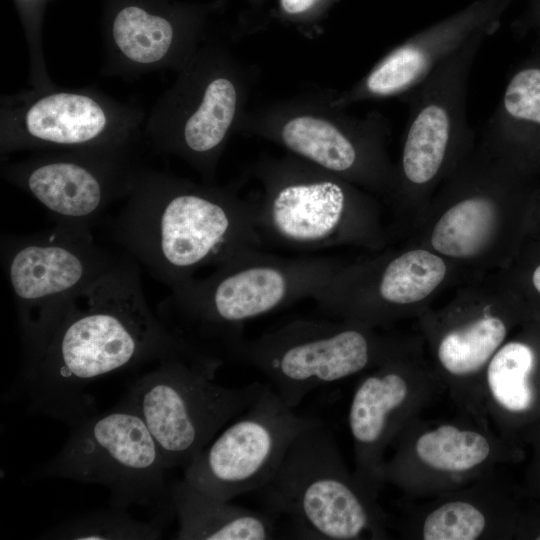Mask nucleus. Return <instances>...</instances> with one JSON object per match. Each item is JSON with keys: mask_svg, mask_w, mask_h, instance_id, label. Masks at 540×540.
I'll return each instance as SVG.
<instances>
[{"mask_svg": "<svg viewBox=\"0 0 540 540\" xmlns=\"http://www.w3.org/2000/svg\"><path fill=\"white\" fill-rule=\"evenodd\" d=\"M530 283L533 290L540 296V263L531 271Z\"/></svg>", "mask_w": 540, "mask_h": 540, "instance_id": "obj_29", "label": "nucleus"}, {"mask_svg": "<svg viewBox=\"0 0 540 540\" xmlns=\"http://www.w3.org/2000/svg\"><path fill=\"white\" fill-rule=\"evenodd\" d=\"M159 527L133 518L124 507L90 512L59 524L45 535L49 539L154 540Z\"/></svg>", "mask_w": 540, "mask_h": 540, "instance_id": "obj_26", "label": "nucleus"}, {"mask_svg": "<svg viewBox=\"0 0 540 540\" xmlns=\"http://www.w3.org/2000/svg\"><path fill=\"white\" fill-rule=\"evenodd\" d=\"M202 10L167 0H107L101 73L133 79L178 72L206 39Z\"/></svg>", "mask_w": 540, "mask_h": 540, "instance_id": "obj_21", "label": "nucleus"}, {"mask_svg": "<svg viewBox=\"0 0 540 540\" xmlns=\"http://www.w3.org/2000/svg\"><path fill=\"white\" fill-rule=\"evenodd\" d=\"M538 349L522 338L506 340L482 375L479 405L496 434L514 447L515 435L540 411Z\"/></svg>", "mask_w": 540, "mask_h": 540, "instance_id": "obj_24", "label": "nucleus"}, {"mask_svg": "<svg viewBox=\"0 0 540 540\" xmlns=\"http://www.w3.org/2000/svg\"><path fill=\"white\" fill-rule=\"evenodd\" d=\"M123 255L97 244L91 231L55 225L49 231L1 240V259L13 292L23 366L47 344L73 303Z\"/></svg>", "mask_w": 540, "mask_h": 540, "instance_id": "obj_12", "label": "nucleus"}, {"mask_svg": "<svg viewBox=\"0 0 540 540\" xmlns=\"http://www.w3.org/2000/svg\"><path fill=\"white\" fill-rule=\"evenodd\" d=\"M256 73L227 44L205 39L145 120L143 140L182 159L207 183L247 110Z\"/></svg>", "mask_w": 540, "mask_h": 540, "instance_id": "obj_8", "label": "nucleus"}, {"mask_svg": "<svg viewBox=\"0 0 540 540\" xmlns=\"http://www.w3.org/2000/svg\"><path fill=\"white\" fill-rule=\"evenodd\" d=\"M201 350L149 308L140 267L123 254L77 297L47 344L21 374L29 407L72 425L92 415L85 389L136 365Z\"/></svg>", "mask_w": 540, "mask_h": 540, "instance_id": "obj_1", "label": "nucleus"}, {"mask_svg": "<svg viewBox=\"0 0 540 540\" xmlns=\"http://www.w3.org/2000/svg\"><path fill=\"white\" fill-rule=\"evenodd\" d=\"M251 1H262V0H251Z\"/></svg>", "mask_w": 540, "mask_h": 540, "instance_id": "obj_31", "label": "nucleus"}, {"mask_svg": "<svg viewBox=\"0 0 540 540\" xmlns=\"http://www.w3.org/2000/svg\"><path fill=\"white\" fill-rule=\"evenodd\" d=\"M447 420L411 421L393 441L382 467L383 483L415 499L472 484L513 457L514 447L486 424L458 413Z\"/></svg>", "mask_w": 540, "mask_h": 540, "instance_id": "obj_17", "label": "nucleus"}, {"mask_svg": "<svg viewBox=\"0 0 540 540\" xmlns=\"http://www.w3.org/2000/svg\"><path fill=\"white\" fill-rule=\"evenodd\" d=\"M142 167L136 153L41 151L3 163L1 173L37 200L57 226L91 231L108 206L128 197Z\"/></svg>", "mask_w": 540, "mask_h": 540, "instance_id": "obj_20", "label": "nucleus"}, {"mask_svg": "<svg viewBox=\"0 0 540 540\" xmlns=\"http://www.w3.org/2000/svg\"><path fill=\"white\" fill-rule=\"evenodd\" d=\"M251 173L263 190L257 221L263 243L295 251L388 247L378 197L363 188L291 154L261 157Z\"/></svg>", "mask_w": 540, "mask_h": 540, "instance_id": "obj_4", "label": "nucleus"}, {"mask_svg": "<svg viewBox=\"0 0 540 540\" xmlns=\"http://www.w3.org/2000/svg\"><path fill=\"white\" fill-rule=\"evenodd\" d=\"M521 169L476 143L439 186L407 242L440 254L469 278L504 269L521 224Z\"/></svg>", "mask_w": 540, "mask_h": 540, "instance_id": "obj_5", "label": "nucleus"}, {"mask_svg": "<svg viewBox=\"0 0 540 540\" xmlns=\"http://www.w3.org/2000/svg\"><path fill=\"white\" fill-rule=\"evenodd\" d=\"M49 0H14L24 29L29 55V84L32 88H50L56 84L49 76L43 50L42 29Z\"/></svg>", "mask_w": 540, "mask_h": 540, "instance_id": "obj_27", "label": "nucleus"}, {"mask_svg": "<svg viewBox=\"0 0 540 540\" xmlns=\"http://www.w3.org/2000/svg\"><path fill=\"white\" fill-rule=\"evenodd\" d=\"M171 510L178 520L179 540H265L275 538L268 513L207 495L184 478L170 490Z\"/></svg>", "mask_w": 540, "mask_h": 540, "instance_id": "obj_25", "label": "nucleus"}, {"mask_svg": "<svg viewBox=\"0 0 540 540\" xmlns=\"http://www.w3.org/2000/svg\"><path fill=\"white\" fill-rule=\"evenodd\" d=\"M359 376L347 415L353 472L364 488L378 497L385 485L382 467L386 451L446 390L426 356L420 335L408 349Z\"/></svg>", "mask_w": 540, "mask_h": 540, "instance_id": "obj_18", "label": "nucleus"}, {"mask_svg": "<svg viewBox=\"0 0 540 540\" xmlns=\"http://www.w3.org/2000/svg\"><path fill=\"white\" fill-rule=\"evenodd\" d=\"M333 90L305 91L247 109L237 133L275 143L289 154L387 200L394 179L388 119L372 110L350 115Z\"/></svg>", "mask_w": 540, "mask_h": 540, "instance_id": "obj_7", "label": "nucleus"}, {"mask_svg": "<svg viewBox=\"0 0 540 540\" xmlns=\"http://www.w3.org/2000/svg\"><path fill=\"white\" fill-rule=\"evenodd\" d=\"M532 536L534 539L540 540V527L533 532Z\"/></svg>", "mask_w": 540, "mask_h": 540, "instance_id": "obj_30", "label": "nucleus"}, {"mask_svg": "<svg viewBox=\"0 0 540 540\" xmlns=\"http://www.w3.org/2000/svg\"><path fill=\"white\" fill-rule=\"evenodd\" d=\"M344 263L335 257H282L255 249L171 288L160 318L194 343L227 353L244 339L247 322L304 298H313Z\"/></svg>", "mask_w": 540, "mask_h": 540, "instance_id": "obj_3", "label": "nucleus"}, {"mask_svg": "<svg viewBox=\"0 0 540 540\" xmlns=\"http://www.w3.org/2000/svg\"><path fill=\"white\" fill-rule=\"evenodd\" d=\"M318 421L296 413L267 384L259 398L184 469L183 478L203 493L227 501L259 491L297 436Z\"/></svg>", "mask_w": 540, "mask_h": 540, "instance_id": "obj_19", "label": "nucleus"}, {"mask_svg": "<svg viewBox=\"0 0 540 540\" xmlns=\"http://www.w3.org/2000/svg\"><path fill=\"white\" fill-rule=\"evenodd\" d=\"M335 0H277L278 16L300 30H309L325 16Z\"/></svg>", "mask_w": 540, "mask_h": 540, "instance_id": "obj_28", "label": "nucleus"}, {"mask_svg": "<svg viewBox=\"0 0 540 540\" xmlns=\"http://www.w3.org/2000/svg\"><path fill=\"white\" fill-rule=\"evenodd\" d=\"M487 36L468 41L400 97L408 119L386 200L392 211L391 240L408 239L439 186L477 143L467 121V91Z\"/></svg>", "mask_w": 540, "mask_h": 540, "instance_id": "obj_6", "label": "nucleus"}, {"mask_svg": "<svg viewBox=\"0 0 540 540\" xmlns=\"http://www.w3.org/2000/svg\"><path fill=\"white\" fill-rule=\"evenodd\" d=\"M344 262L312 298L327 315L386 329L417 319L465 273L433 250L406 242ZM466 276V275H465Z\"/></svg>", "mask_w": 540, "mask_h": 540, "instance_id": "obj_15", "label": "nucleus"}, {"mask_svg": "<svg viewBox=\"0 0 540 540\" xmlns=\"http://www.w3.org/2000/svg\"><path fill=\"white\" fill-rule=\"evenodd\" d=\"M144 122L141 108L92 87H31L1 96L0 151L136 153Z\"/></svg>", "mask_w": 540, "mask_h": 540, "instance_id": "obj_14", "label": "nucleus"}, {"mask_svg": "<svg viewBox=\"0 0 540 540\" xmlns=\"http://www.w3.org/2000/svg\"><path fill=\"white\" fill-rule=\"evenodd\" d=\"M222 365L198 350L166 357L138 378L124 404L143 419L167 469H185L230 421L249 408L265 385L227 387L215 382Z\"/></svg>", "mask_w": 540, "mask_h": 540, "instance_id": "obj_11", "label": "nucleus"}, {"mask_svg": "<svg viewBox=\"0 0 540 540\" xmlns=\"http://www.w3.org/2000/svg\"><path fill=\"white\" fill-rule=\"evenodd\" d=\"M163 457L143 419L128 405L73 425L62 449L40 469L57 477L102 485L112 506L170 502ZM171 504V503H170Z\"/></svg>", "mask_w": 540, "mask_h": 540, "instance_id": "obj_16", "label": "nucleus"}, {"mask_svg": "<svg viewBox=\"0 0 540 540\" xmlns=\"http://www.w3.org/2000/svg\"><path fill=\"white\" fill-rule=\"evenodd\" d=\"M336 319H295L228 353L258 370L295 409L313 390L362 373L412 346L418 337Z\"/></svg>", "mask_w": 540, "mask_h": 540, "instance_id": "obj_10", "label": "nucleus"}, {"mask_svg": "<svg viewBox=\"0 0 540 540\" xmlns=\"http://www.w3.org/2000/svg\"><path fill=\"white\" fill-rule=\"evenodd\" d=\"M258 200L234 188L143 166L109 231L126 256L170 289L247 251L262 249Z\"/></svg>", "mask_w": 540, "mask_h": 540, "instance_id": "obj_2", "label": "nucleus"}, {"mask_svg": "<svg viewBox=\"0 0 540 540\" xmlns=\"http://www.w3.org/2000/svg\"><path fill=\"white\" fill-rule=\"evenodd\" d=\"M514 290L498 271L469 278L440 308L416 320L428 358L458 413L488 425L479 405L490 359L518 319Z\"/></svg>", "mask_w": 540, "mask_h": 540, "instance_id": "obj_13", "label": "nucleus"}, {"mask_svg": "<svg viewBox=\"0 0 540 540\" xmlns=\"http://www.w3.org/2000/svg\"><path fill=\"white\" fill-rule=\"evenodd\" d=\"M496 26L486 11H475L422 31L390 49L350 88L333 90V102L351 105L402 97L442 61L480 34Z\"/></svg>", "mask_w": 540, "mask_h": 540, "instance_id": "obj_22", "label": "nucleus"}, {"mask_svg": "<svg viewBox=\"0 0 540 540\" xmlns=\"http://www.w3.org/2000/svg\"><path fill=\"white\" fill-rule=\"evenodd\" d=\"M258 492L292 535L313 540L390 537V517L351 472L333 432L319 420L293 441L272 479Z\"/></svg>", "mask_w": 540, "mask_h": 540, "instance_id": "obj_9", "label": "nucleus"}, {"mask_svg": "<svg viewBox=\"0 0 540 540\" xmlns=\"http://www.w3.org/2000/svg\"><path fill=\"white\" fill-rule=\"evenodd\" d=\"M405 504L399 530L407 539H506L517 535L520 521L495 472L421 503Z\"/></svg>", "mask_w": 540, "mask_h": 540, "instance_id": "obj_23", "label": "nucleus"}]
</instances>
